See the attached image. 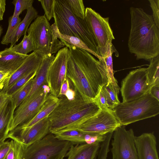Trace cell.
<instances>
[{"instance_id": "7402d4cb", "label": "cell", "mask_w": 159, "mask_h": 159, "mask_svg": "<svg viewBox=\"0 0 159 159\" xmlns=\"http://www.w3.org/2000/svg\"><path fill=\"white\" fill-rule=\"evenodd\" d=\"M59 101V98L58 97L50 93L48 95L40 111L36 116L27 123L16 128L14 130L30 127L42 119L47 117L57 107Z\"/></svg>"}, {"instance_id": "7c38bea8", "label": "cell", "mask_w": 159, "mask_h": 159, "mask_svg": "<svg viewBox=\"0 0 159 159\" xmlns=\"http://www.w3.org/2000/svg\"><path fill=\"white\" fill-rule=\"evenodd\" d=\"M112 136V159H138L132 129L127 130L122 125L114 131Z\"/></svg>"}, {"instance_id": "9a60e30c", "label": "cell", "mask_w": 159, "mask_h": 159, "mask_svg": "<svg viewBox=\"0 0 159 159\" xmlns=\"http://www.w3.org/2000/svg\"><path fill=\"white\" fill-rule=\"evenodd\" d=\"M134 143L138 159H159L156 139L153 133L135 136Z\"/></svg>"}, {"instance_id": "1f68e13d", "label": "cell", "mask_w": 159, "mask_h": 159, "mask_svg": "<svg viewBox=\"0 0 159 159\" xmlns=\"http://www.w3.org/2000/svg\"><path fill=\"white\" fill-rule=\"evenodd\" d=\"M10 149L5 159H22L25 148L18 142L11 139Z\"/></svg>"}, {"instance_id": "836d02e7", "label": "cell", "mask_w": 159, "mask_h": 159, "mask_svg": "<svg viewBox=\"0 0 159 159\" xmlns=\"http://www.w3.org/2000/svg\"><path fill=\"white\" fill-rule=\"evenodd\" d=\"M34 2L33 0H14L12 3L15 6L13 16L19 17L20 15L25 10L32 7Z\"/></svg>"}, {"instance_id": "4dcf8cb0", "label": "cell", "mask_w": 159, "mask_h": 159, "mask_svg": "<svg viewBox=\"0 0 159 159\" xmlns=\"http://www.w3.org/2000/svg\"><path fill=\"white\" fill-rule=\"evenodd\" d=\"M72 13L76 16L85 20V8L82 0H66Z\"/></svg>"}, {"instance_id": "603a6c76", "label": "cell", "mask_w": 159, "mask_h": 159, "mask_svg": "<svg viewBox=\"0 0 159 159\" xmlns=\"http://www.w3.org/2000/svg\"><path fill=\"white\" fill-rule=\"evenodd\" d=\"M38 16V13L36 9L32 6L27 10L25 16L20 22L16 31L11 39L10 43L11 48L23 35L26 34L29 26L34 20Z\"/></svg>"}, {"instance_id": "d6986e66", "label": "cell", "mask_w": 159, "mask_h": 159, "mask_svg": "<svg viewBox=\"0 0 159 159\" xmlns=\"http://www.w3.org/2000/svg\"><path fill=\"white\" fill-rule=\"evenodd\" d=\"M28 55L17 53L10 48L0 52V71L8 73L11 75L21 65Z\"/></svg>"}, {"instance_id": "9c48e42d", "label": "cell", "mask_w": 159, "mask_h": 159, "mask_svg": "<svg viewBox=\"0 0 159 159\" xmlns=\"http://www.w3.org/2000/svg\"><path fill=\"white\" fill-rule=\"evenodd\" d=\"M146 68H139L130 71L122 80L120 88L122 102L134 100L149 92V84Z\"/></svg>"}, {"instance_id": "e575fe53", "label": "cell", "mask_w": 159, "mask_h": 159, "mask_svg": "<svg viewBox=\"0 0 159 159\" xmlns=\"http://www.w3.org/2000/svg\"><path fill=\"white\" fill-rule=\"evenodd\" d=\"M113 132L107 134L105 140L101 143L96 159H107L108 153L109 151V145L112 136Z\"/></svg>"}, {"instance_id": "83f0119b", "label": "cell", "mask_w": 159, "mask_h": 159, "mask_svg": "<svg viewBox=\"0 0 159 159\" xmlns=\"http://www.w3.org/2000/svg\"><path fill=\"white\" fill-rule=\"evenodd\" d=\"M19 17L14 16L10 17L8 20V26L5 35L2 38L1 43L2 44L8 45L14 35L19 26L21 21Z\"/></svg>"}, {"instance_id": "bcb514c9", "label": "cell", "mask_w": 159, "mask_h": 159, "mask_svg": "<svg viewBox=\"0 0 159 159\" xmlns=\"http://www.w3.org/2000/svg\"><path fill=\"white\" fill-rule=\"evenodd\" d=\"M3 32V28L0 25V38Z\"/></svg>"}, {"instance_id": "8992f818", "label": "cell", "mask_w": 159, "mask_h": 159, "mask_svg": "<svg viewBox=\"0 0 159 159\" xmlns=\"http://www.w3.org/2000/svg\"><path fill=\"white\" fill-rule=\"evenodd\" d=\"M27 32L33 42L34 52L42 57L56 53L65 47L62 41L54 38L51 25L45 15L38 16Z\"/></svg>"}, {"instance_id": "ab89813d", "label": "cell", "mask_w": 159, "mask_h": 159, "mask_svg": "<svg viewBox=\"0 0 159 159\" xmlns=\"http://www.w3.org/2000/svg\"><path fill=\"white\" fill-rule=\"evenodd\" d=\"M11 75L8 73L0 71V92L2 91Z\"/></svg>"}, {"instance_id": "2e32d148", "label": "cell", "mask_w": 159, "mask_h": 159, "mask_svg": "<svg viewBox=\"0 0 159 159\" xmlns=\"http://www.w3.org/2000/svg\"><path fill=\"white\" fill-rule=\"evenodd\" d=\"M42 59L43 57L34 52L28 55L21 65L10 76L2 91L6 92L18 80L30 73L36 71L41 64Z\"/></svg>"}, {"instance_id": "5bb4252c", "label": "cell", "mask_w": 159, "mask_h": 159, "mask_svg": "<svg viewBox=\"0 0 159 159\" xmlns=\"http://www.w3.org/2000/svg\"><path fill=\"white\" fill-rule=\"evenodd\" d=\"M50 122L47 117L30 127L13 130L8 134L7 138L20 143L25 149L50 133Z\"/></svg>"}, {"instance_id": "3957f363", "label": "cell", "mask_w": 159, "mask_h": 159, "mask_svg": "<svg viewBox=\"0 0 159 159\" xmlns=\"http://www.w3.org/2000/svg\"><path fill=\"white\" fill-rule=\"evenodd\" d=\"M75 90L76 95L72 99H68L65 95L59 97L58 105L48 116L50 133L76 126L100 110L95 101L85 99Z\"/></svg>"}, {"instance_id": "6da1fadb", "label": "cell", "mask_w": 159, "mask_h": 159, "mask_svg": "<svg viewBox=\"0 0 159 159\" xmlns=\"http://www.w3.org/2000/svg\"><path fill=\"white\" fill-rule=\"evenodd\" d=\"M60 40L68 49L66 77L83 98L94 101L102 87L108 83L103 57L97 60L88 52Z\"/></svg>"}, {"instance_id": "f546056e", "label": "cell", "mask_w": 159, "mask_h": 159, "mask_svg": "<svg viewBox=\"0 0 159 159\" xmlns=\"http://www.w3.org/2000/svg\"><path fill=\"white\" fill-rule=\"evenodd\" d=\"M14 51L19 53L26 55L29 52L34 50L32 40L28 35H24L22 41L18 44L15 45L11 48Z\"/></svg>"}, {"instance_id": "ee69618b", "label": "cell", "mask_w": 159, "mask_h": 159, "mask_svg": "<svg viewBox=\"0 0 159 159\" xmlns=\"http://www.w3.org/2000/svg\"><path fill=\"white\" fill-rule=\"evenodd\" d=\"M6 1L5 0H0V20L3 19V16L5 11Z\"/></svg>"}, {"instance_id": "8d00e7d4", "label": "cell", "mask_w": 159, "mask_h": 159, "mask_svg": "<svg viewBox=\"0 0 159 159\" xmlns=\"http://www.w3.org/2000/svg\"><path fill=\"white\" fill-rule=\"evenodd\" d=\"M152 11V15L153 20L157 27L159 28V0H149Z\"/></svg>"}, {"instance_id": "7dc6e473", "label": "cell", "mask_w": 159, "mask_h": 159, "mask_svg": "<svg viewBox=\"0 0 159 159\" xmlns=\"http://www.w3.org/2000/svg\"><path fill=\"white\" fill-rule=\"evenodd\" d=\"M96 159V157L94 159Z\"/></svg>"}, {"instance_id": "b9f144b4", "label": "cell", "mask_w": 159, "mask_h": 159, "mask_svg": "<svg viewBox=\"0 0 159 159\" xmlns=\"http://www.w3.org/2000/svg\"><path fill=\"white\" fill-rule=\"evenodd\" d=\"M69 81V79L66 77V80L61 86L59 97L61 96L65 95L67 91L70 88Z\"/></svg>"}, {"instance_id": "44dd1931", "label": "cell", "mask_w": 159, "mask_h": 159, "mask_svg": "<svg viewBox=\"0 0 159 159\" xmlns=\"http://www.w3.org/2000/svg\"><path fill=\"white\" fill-rule=\"evenodd\" d=\"M15 110L10 96L0 109V142L7 138Z\"/></svg>"}, {"instance_id": "5b68a950", "label": "cell", "mask_w": 159, "mask_h": 159, "mask_svg": "<svg viewBox=\"0 0 159 159\" xmlns=\"http://www.w3.org/2000/svg\"><path fill=\"white\" fill-rule=\"evenodd\" d=\"M122 125L154 117L159 114V101L148 92L142 96L120 102L113 110Z\"/></svg>"}, {"instance_id": "8fae6325", "label": "cell", "mask_w": 159, "mask_h": 159, "mask_svg": "<svg viewBox=\"0 0 159 159\" xmlns=\"http://www.w3.org/2000/svg\"><path fill=\"white\" fill-rule=\"evenodd\" d=\"M49 91L50 89L48 85H44L25 104L16 108L9 133L16 128L27 123L36 116L46 99Z\"/></svg>"}, {"instance_id": "f6af8a7d", "label": "cell", "mask_w": 159, "mask_h": 159, "mask_svg": "<svg viewBox=\"0 0 159 159\" xmlns=\"http://www.w3.org/2000/svg\"><path fill=\"white\" fill-rule=\"evenodd\" d=\"M76 92L75 90H73L70 88L67 91L65 96L69 99H72L75 96Z\"/></svg>"}, {"instance_id": "d6a6232c", "label": "cell", "mask_w": 159, "mask_h": 159, "mask_svg": "<svg viewBox=\"0 0 159 159\" xmlns=\"http://www.w3.org/2000/svg\"><path fill=\"white\" fill-rule=\"evenodd\" d=\"M37 71L30 73L18 80L6 90V92L7 94L9 96L12 95L30 80L34 78Z\"/></svg>"}, {"instance_id": "60d3db41", "label": "cell", "mask_w": 159, "mask_h": 159, "mask_svg": "<svg viewBox=\"0 0 159 159\" xmlns=\"http://www.w3.org/2000/svg\"><path fill=\"white\" fill-rule=\"evenodd\" d=\"M149 93L152 97L159 101V84L152 86L150 89Z\"/></svg>"}, {"instance_id": "ba28073f", "label": "cell", "mask_w": 159, "mask_h": 159, "mask_svg": "<svg viewBox=\"0 0 159 159\" xmlns=\"http://www.w3.org/2000/svg\"><path fill=\"white\" fill-rule=\"evenodd\" d=\"M85 20L89 30L96 43L99 54L105 57L108 45L115 38L109 23V18L102 17L90 7L85 9Z\"/></svg>"}, {"instance_id": "30bf717a", "label": "cell", "mask_w": 159, "mask_h": 159, "mask_svg": "<svg viewBox=\"0 0 159 159\" xmlns=\"http://www.w3.org/2000/svg\"><path fill=\"white\" fill-rule=\"evenodd\" d=\"M122 126L113 110L101 109L96 114L71 128L102 135L113 132Z\"/></svg>"}, {"instance_id": "4316f807", "label": "cell", "mask_w": 159, "mask_h": 159, "mask_svg": "<svg viewBox=\"0 0 159 159\" xmlns=\"http://www.w3.org/2000/svg\"><path fill=\"white\" fill-rule=\"evenodd\" d=\"M34 78L30 80L23 86L11 96L15 109L23 102L29 93Z\"/></svg>"}, {"instance_id": "f35d334b", "label": "cell", "mask_w": 159, "mask_h": 159, "mask_svg": "<svg viewBox=\"0 0 159 159\" xmlns=\"http://www.w3.org/2000/svg\"><path fill=\"white\" fill-rule=\"evenodd\" d=\"M11 141L0 142V159H5L11 146Z\"/></svg>"}, {"instance_id": "ffe728a7", "label": "cell", "mask_w": 159, "mask_h": 159, "mask_svg": "<svg viewBox=\"0 0 159 159\" xmlns=\"http://www.w3.org/2000/svg\"><path fill=\"white\" fill-rule=\"evenodd\" d=\"M100 143L72 145L67 152V159H94L98 154Z\"/></svg>"}, {"instance_id": "74e56055", "label": "cell", "mask_w": 159, "mask_h": 159, "mask_svg": "<svg viewBox=\"0 0 159 159\" xmlns=\"http://www.w3.org/2000/svg\"><path fill=\"white\" fill-rule=\"evenodd\" d=\"M94 101H95L100 109L110 110L108 108L105 96L102 88L94 100Z\"/></svg>"}, {"instance_id": "52a82bcc", "label": "cell", "mask_w": 159, "mask_h": 159, "mask_svg": "<svg viewBox=\"0 0 159 159\" xmlns=\"http://www.w3.org/2000/svg\"><path fill=\"white\" fill-rule=\"evenodd\" d=\"M72 145L49 133L25 149L22 159H64Z\"/></svg>"}, {"instance_id": "7a4b0ae2", "label": "cell", "mask_w": 159, "mask_h": 159, "mask_svg": "<svg viewBox=\"0 0 159 159\" xmlns=\"http://www.w3.org/2000/svg\"><path fill=\"white\" fill-rule=\"evenodd\" d=\"M131 28L128 41L129 51L137 60L150 61L159 55V28L152 15L141 8H130Z\"/></svg>"}, {"instance_id": "cb8c5ba5", "label": "cell", "mask_w": 159, "mask_h": 159, "mask_svg": "<svg viewBox=\"0 0 159 159\" xmlns=\"http://www.w3.org/2000/svg\"><path fill=\"white\" fill-rule=\"evenodd\" d=\"M51 28L53 37L54 39H58L63 40L68 44L74 46L77 48L83 49L88 52L97 58H98L96 55L79 38L74 36L65 35L61 34L59 32L54 23L51 25Z\"/></svg>"}, {"instance_id": "f1b7e54d", "label": "cell", "mask_w": 159, "mask_h": 159, "mask_svg": "<svg viewBox=\"0 0 159 159\" xmlns=\"http://www.w3.org/2000/svg\"><path fill=\"white\" fill-rule=\"evenodd\" d=\"M114 48L112 43H110L106 55L105 57L103 58L107 75L108 83H118L114 77L113 69L112 54L114 52Z\"/></svg>"}, {"instance_id": "d4e9b609", "label": "cell", "mask_w": 159, "mask_h": 159, "mask_svg": "<svg viewBox=\"0 0 159 159\" xmlns=\"http://www.w3.org/2000/svg\"><path fill=\"white\" fill-rule=\"evenodd\" d=\"M106 99L108 108L113 109L120 102L118 98L120 88L116 83H108L104 85L102 88Z\"/></svg>"}, {"instance_id": "4fadbf2b", "label": "cell", "mask_w": 159, "mask_h": 159, "mask_svg": "<svg viewBox=\"0 0 159 159\" xmlns=\"http://www.w3.org/2000/svg\"><path fill=\"white\" fill-rule=\"evenodd\" d=\"M68 55V49L67 47L65 46L60 49L48 71L47 85L51 93L57 97L59 96L61 86L66 78Z\"/></svg>"}, {"instance_id": "7bdbcfd3", "label": "cell", "mask_w": 159, "mask_h": 159, "mask_svg": "<svg viewBox=\"0 0 159 159\" xmlns=\"http://www.w3.org/2000/svg\"><path fill=\"white\" fill-rule=\"evenodd\" d=\"M10 97L6 92L2 91L0 92V109L4 105Z\"/></svg>"}, {"instance_id": "277c9868", "label": "cell", "mask_w": 159, "mask_h": 159, "mask_svg": "<svg viewBox=\"0 0 159 159\" xmlns=\"http://www.w3.org/2000/svg\"><path fill=\"white\" fill-rule=\"evenodd\" d=\"M54 23L59 32L66 35L77 37L94 53L98 59L100 56L96 43L90 34L85 20L75 16L66 0H55Z\"/></svg>"}, {"instance_id": "484cf974", "label": "cell", "mask_w": 159, "mask_h": 159, "mask_svg": "<svg viewBox=\"0 0 159 159\" xmlns=\"http://www.w3.org/2000/svg\"><path fill=\"white\" fill-rule=\"evenodd\" d=\"M146 70L148 81L152 86L159 84V55L152 58Z\"/></svg>"}, {"instance_id": "ac0fdd59", "label": "cell", "mask_w": 159, "mask_h": 159, "mask_svg": "<svg viewBox=\"0 0 159 159\" xmlns=\"http://www.w3.org/2000/svg\"><path fill=\"white\" fill-rule=\"evenodd\" d=\"M55 58L54 56L51 54L43 57L41 64L34 78L31 90L27 97L19 106H21L25 103L43 85L47 84V76L48 71Z\"/></svg>"}, {"instance_id": "e0dca14e", "label": "cell", "mask_w": 159, "mask_h": 159, "mask_svg": "<svg viewBox=\"0 0 159 159\" xmlns=\"http://www.w3.org/2000/svg\"><path fill=\"white\" fill-rule=\"evenodd\" d=\"M58 139L70 142L73 145L92 144L98 140L95 133L84 132L76 129H62L53 134Z\"/></svg>"}, {"instance_id": "d590c367", "label": "cell", "mask_w": 159, "mask_h": 159, "mask_svg": "<svg viewBox=\"0 0 159 159\" xmlns=\"http://www.w3.org/2000/svg\"><path fill=\"white\" fill-rule=\"evenodd\" d=\"M43 9L47 19L49 21L54 15L55 0H39Z\"/></svg>"}]
</instances>
